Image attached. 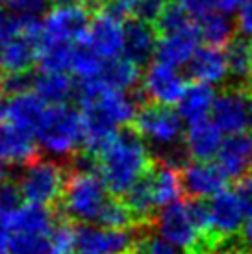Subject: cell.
Returning <instances> with one entry per match:
<instances>
[{"label":"cell","instance_id":"6da1fadb","mask_svg":"<svg viewBox=\"0 0 252 254\" xmlns=\"http://www.w3.org/2000/svg\"><path fill=\"white\" fill-rule=\"evenodd\" d=\"M95 171L112 195H128L150 171V148L137 132L121 130L95 150Z\"/></svg>","mask_w":252,"mask_h":254},{"label":"cell","instance_id":"7a4b0ae2","mask_svg":"<svg viewBox=\"0 0 252 254\" xmlns=\"http://www.w3.org/2000/svg\"><path fill=\"white\" fill-rule=\"evenodd\" d=\"M80 113L85 128V147L93 152L130 123H135L139 113L130 91L100 89L80 97Z\"/></svg>","mask_w":252,"mask_h":254},{"label":"cell","instance_id":"3957f363","mask_svg":"<svg viewBox=\"0 0 252 254\" xmlns=\"http://www.w3.org/2000/svg\"><path fill=\"white\" fill-rule=\"evenodd\" d=\"M135 132L163 163L175 165L182 158L186 123L171 106L148 104L141 108L135 117Z\"/></svg>","mask_w":252,"mask_h":254},{"label":"cell","instance_id":"277c9868","mask_svg":"<svg viewBox=\"0 0 252 254\" xmlns=\"http://www.w3.org/2000/svg\"><path fill=\"white\" fill-rule=\"evenodd\" d=\"M34 137L37 147L54 160L72 158L85 145L82 113L67 104L49 106L43 113Z\"/></svg>","mask_w":252,"mask_h":254},{"label":"cell","instance_id":"5b68a950","mask_svg":"<svg viewBox=\"0 0 252 254\" xmlns=\"http://www.w3.org/2000/svg\"><path fill=\"white\" fill-rule=\"evenodd\" d=\"M158 28L156 60L175 67H188L202 43L195 19L175 2L163 9Z\"/></svg>","mask_w":252,"mask_h":254},{"label":"cell","instance_id":"8992f818","mask_svg":"<svg viewBox=\"0 0 252 254\" xmlns=\"http://www.w3.org/2000/svg\"><path fill=\"white\" fill-rule=\"evenodd\" d=\"M112 191L108 190L95 167H80L67 180L62 198L63 212L80 225H100Z\"/></svg>","mask_w":252,"mask_h":254},{"label":"cell","instance_id":"52a82bcc","mask_svg":"<svg viewBox=\"0 0 252 254\" xmlns=\"http://www.w3.org/2000/svg\"><path fill=\"white\" fill-rule=\"evenodd\" d=\"M156 232L167 240L176 251L193 253L208 240L204 206L198 202H182L163 208L156 213Z\"/></svg>","mask_w":252,"mask_h":254},{"label":"cell","instance_id":"ba28073f","mask_svg":"<svg viewBox=\"0 0 252 254\" xmlns=\"http://www.w3.org/2000/svg\"><path fill=\"white\" fill-rule=\"evenodd\" d=\"M67 173L60 160L54 158H34L32 162L22 165L17 177V190L26 204L47 206L54 204L63 198L67 186Z\"/></svg>","mask_w":252,"mask_h":254},{"label":"cell","instance_id":"9c48e42d","mask_svg":"<svg viewBox=\"0 0 252 254\" xmlns=\"http://www.w3.org/2000/svg\"><path fill=\"white\" fill-rule=\"evenodd\" d=\"M89 24V7L84 0H60L39 22V47H74L84 41Z\"/></svg>","mask_w":252,"mask_h":254},{"label":"cell","instance_id":"30bf717a","mask_svg":"<svg viewBox=\"0 0 252 254\" xmlns=\"http://www.w3.org/2000/svg\"><path fill=\"white\" fill-rule=\"evenodd\" d=\"M204 221L210 240L226 241L243 232L249 213L238 191L223 190L204 204Z\"/></svg>","mask_w":252,"mask_h":254},{"label":"cell","instance_id":"8fae6325","mask_svg":"<svg viewBox=\"0 0 252 254\" xmlns=\"http://www.w3.org/2000/svg\"><path fill=\"white\" fill-rule=\"evenodd\" d=\"M125 30L126 19L104 7L91 19L82 43L100 60L112 62L125 54Z\"/></svg>","mask_w":252,"mask_h":254},{"label":"cell","instance_id":"7c38bea8","mask_svg":"<svg viewBox=\"0 0 252 254\" xmlns=\"http://www.w3.org/2000/svg\"><path fill=\"white\" fill-rule=\"evenodd\" d=\"M186 89L188 82L180 67L163 64L160 60L152 62L141 74V91L150 104L178 106Z\"/></svg>","mask_w":252,"mask_h":254},{"label":"cell","instance_id":"4fadbf2b","mask_svg":"<svg viewBox=\"0 0 252 254\" xmlns=\"http://www.w3.org/2000/svg\"><path fill=\"white\" fill-rule=\"evenodd\" d=\"M41 32L39 22L30 21L19 36H15L0 49V71L9 74H28V71L39 62Z\"/></svg>","mask_w":252,"mask_h":254},{"label":"cell","instance_id":"5bb4252c","mask_svg":"<svg viewBox=\"0 0 252 254\" xmlns=\"http://www.w3.org/2000/svg\"><path fill=\"white\" fill-rule=\"evenodd\" d=\"M251 110V97L239 87H228L215 97L211 121L223 130L224 135L245 134L252 128Z\"/></svg>","mask_w":252,"mask_h":254},{"label":"cell","instance_id":"9a60e30c","mask_svg":"<svg viewBox=\"0 0 252 254\" xmlns=\"http://www.w3.org/2000/svg\"><path fill=\"white\" fill-rule=\"evenodd\" d=\"M135 240L128 228H106L100 225L76 226L74 251L85 254H132Z\"/></svg>","mask_w":252,"mask_h":254},{"label":"cell","instance_id":"2e32d148","mask_svg":"<svg viewBox=\"0 0 252 254\" xmlns=\"http://www.w3.org/2000/svg\"><path fill=\"white\" fill-rule=\"evenodd\" d=\"M49 104L32 89L21 93H0V125H11L34 134Z\"/></svg>","mask_w":252,"mask_h":254},{"label":"cell","instance_id":"e0dca14e","mask_svg":"<svg viewBox=\"0 0 252 254\" xmlns=\"http://www.w3.org/2000/svg\"><path fill=\"white\" fill-rule=\"evenodd\" d=\"M228 177L211 160H193L188 162L182 169V182L186 195L193 200H210L217 193L226 190Z\"/></svg>","mask_w":252,"mask_h":254},{"label":"cell","instance_id":"ac0fdd59","mask_svg":"<svg viewBox=\"0 0 252 254\" xmlns=\"http://www.w3.org/2000/svg\"><path fill=\"white\" fill-rule=\"evenodd\" d=\"M137 84H141V74H139V65L133 64L132 60L121 56L117 60L106 62L102 67L100 76L97 82L89 85H82L78 87L80 97L89 95V93L100 91V89H115V91H130Z\"/></svg>","mask_w":252,"mask_h":254},{"label":"cell","instance_id":"d6986e66","mask_svg":"<svg viewBox=\"0 0 252 254\" xmlns=\"http://www.w3.org/2000/svg\"><path fill=\"white\" fill-rule=\"evenodd\" d=\"M226 135L223 130L211 121V117L186 125L184 135V150L193 160H213L217 158Z\"/></svg>","mask_w":252,"mask_h":254},{"label":"cell","instance_id":"ffe728a7","mask_svg":"<svg viewBox=\"0 0 252 254\" xmlns=\"http://www.w3.org/2000/svg\"><path fill=\"white\" fill-rule=\"evenodd\" d=\"M215 162L228 178L247 177L252 171V134L226 135Z\"/></svg>","mask_w":252,"mask_h":254},{"label":"cell","instance_id":"44dd1931","mask_svg":"<svg viewBox=\"0 0 252 254\" xmlns=\"http://www.w3.org/2000/svg\"><path fill=\"white\" fill-rule=\"evenodd\" d=\"M147 188L152 195L158 212L167 208V206L175 204L180 200L184 193V182H182V173L176 169V165L161 162L158 167L148 171L145 177Z\"/></svg>","mask_w":252,"mask_h":254},{"label":"cell","instance_id":"7402d4cb","mask_svg":"<svg viewBox=\"0 0 252 254\" xmlns=\"http://www.w3.org/2000/svg\"><path fill=\"white\" fill-rule=\"evenodd\" d=\"M188 71L195 82L206 85H219L223 84L228 74V62H226V52L221 47H210L204 45L198 49L195 58L188 65Z\"/></svg>","mask_w":252,"mask_h":254},{"label":"cell","instance_id":"603a6c76","mask_svg":"<svg viewBox=\"0 0 252 254\" xmlns=\"http://www.w3.org/2000/svg\"><path fill=\"white\" fill-rule=\"evenodd\" d=\"M158 49V36L150 22L130 19L126 21L125 30V54L123 56L132 60L133 64H147L152 56H156Z\"/></svg>","mask_w":252,"mask_h":254},{"label":"cell","instance_id":"cb8c5ba5","mask_svg":"<svg viewBox=\"0 0 252 254\" xmlns=\"http://www.w3.org/2000/svg\"><path fill=\"white\" fill-rule=\"evenodd\" d=\"M34 134L11 125H0V158L7 165H26L35 156Z\"/></svg>","mask_w":252,"mask_h":254},{"label":"cell","instance_id":"d4e9b609","mask_svg":"<svg viewBox=\"0 0 252 254\" xmlns=\"http://www.w3.org/2000/svg\"><path fill=\"white\" fill-rule=\"evenodd\" d=\"M32 91L49 106H60L72 99V95L76 93V85L69 72L41 71L35 78H32Z\"/></svg>","mask_w":252,"mask_h":254},{"label":"cell","instance_id":"484cf974","mask_svg":"<svg viewBox=\"0 0 252 254\" xmlns=\"http://www.w3.org/2000/svg\"><path fill=\"white\" fill-rule=\"evenodd\" d=\"M215 97L217 95H215L211 85L193 82L191 85H188L184 97L180 99L178 106H176V112L180 113V117L184 119L186 125L208 119V117H211Z\"/></svg>","mask_w":252,"mask_h":254},{"label":"cell","instance_id":"4316f807","mask_svg":"<svg viewBox=\"0 0 252 254\" xmlns=\"http://www.w3.org/2000/svg\"><path fill=\"white\" fill-rule=\"evenodd\" d=\"M196 26H198L200 39L210 47L224 49L234 39L232 37L234 36V22L230 21L228 15L219 13V11H211L200 19H196Z\"/></svg>","mask_w":252,"mask_h":254},{"label":"cell","instance_id":"83f0119b","mask_svg":"<svg viewBox=\"0 0 252 254\" xmlns=\"http://www.w3.org/2000/svg\"><path fill=\"white\" fill-rule=\"evenodd\" d=\"M226 62H228V74L236 82H245L252 76V43L239 37L232 39L226 47Z\"/></svg>","mask_w":252,"mask_h":254},{"label":"cell","instance_id":"f1b7e54d","mask_svg":"<svg viewBox=\"0 0 252 254\" xmlns=\"http://www.w3.org/2000/svg\"><path fill=\"white\" fill-rule=\"evenodd\" d=\"M6 6L21 19L35 21L39 15H45L50 9V0H6Z\"/></svg>","mask_w":252,"mask_h":254},{"label":"cell","instance_id":"f546056e","mask_svg":"<svg viewBox=\"0 0 252 254\" xmlns=\"http://www.w3.org/2000/svg\"><path fill=\"white\" fill-rule=\"evenodd\" d=\"M133 254H178L167 240H163L158 232L145 234L143 238L135 241Z\"/></svg>","mask_w":252,"mask_h":254},{"label":"cell","instance_id":"4dcf8cb0","mask_svg":"<svg viewBox=\"0 0 252 254\" xmlns=\"http://www.w3.org/2000/svg\"><path fill=\"white\" fill-rule=\"evenodd\" d=\"M26 19H21L19 15L11 13L9 9H0V49L6 45L9 39L19 36L22 30L28 26Z\"/></svg>","mask_w":252,"mask_h":254},{"label":"cell","instance_id":"1f68e13d","mask_svg":"<svg viewBox=\"0 0 252 254\" xmlns=\"http://www.w3.org/2000/svg\"><path fill=\"white\" fill-rule=\"evenodd\" d=\"M165 7H167L165 0H133V19L158 22Z\"/></svg>","mask_w":252,"mask_h":254},{"label":"cell","instance_id":"d6a6232c","mask_svg":"<svg viewBox=\"0 0 252 254\" xmlns=\"http://www.w3.org/2000/svg\"><path fill=\"white\" fill-rule=\"evenodd\" d=\"M17 208L0 206V254L9 251L11 236H13V213Z\"/></svg>","mask_w":252,"mask_h":254},{"label":"cell","instance_id":"836d02e7","mask_svg":"<svg viewBox=\"0 0 252 254\" xmlns=\"http://www.w3.org/2000/svg\"><path fill=\"white\" fill-rule=\"evenodd\" d=\"M175 2L182 9H186L195 21L211 11H217V0H175Z\"/></svg>","mask_w":252,"mask_h":254},{"label":"cell","instance_id":"e575fe53","mask_svg":"<svg viewBox=\"0 0 252 254\" xmlns=\"http://www.w3.org/2000/svg\"><path fill=\"white\" fill-rule=\"evenodd\" d=\"M236 28L243 39L252 43V0H245L243 7L236 15Z\"/></svg>","mask_w":252,"mask_h":254},{"label":"cell","instance_id":"d590c367","mask_svg":"<svg viewBox=\"0 0 252 254\" xmlns=\"http://www.w3.org/2000/svg\"><path fill=\"white\" fill-rule=\"evenodd\" d=\"M236 191H238L239 198H241V202L245 206L249 217H252V173H249L247 177L239 180Z\"/></svg>","mask_w":252,"mask_h":254},{"label":"cell","instance_id":"8d00e7d4","mask_svg":"<svg viewBox=\"0 0 252 254\" xmlns=\"http://www.w3.org/2000/svg\"><path fill=\"white\" fill-rule=\"evenodd\" d=\"M245 0H217V11L224 15H238Z\"/></svg>","mask_w":252,"mask_h":254},{"label":"cell","instance_id":"74e56055","mask_svg":"<svg viewBox=\"0 0 252 254\" xmlns=\"http://www.w3.org/2000/svg\"><path fill=\"white\" fill-rule=\"evenodd\" d=\"M241 241H243V249H245L249 254H252V217H249V221H247L245 226H243Z\"/></svg>","mask_w":252,"mask_h":254},{"label":"cell","instance_id":"f35d334b","mask_svg":"<svg viewBox=\"0 0 252 254\" xmlns=\"http://www.w3.org/2000/svg\"><path fill=\"white\" fill-rule=\"evenodd\" d=\"M6 177H7V163L0 158V186L6 182Z\"/></svg>","mask_w":252,"mask_h":254},{"label":"cell","instance_id":"ab89813d","mask_svg":"<svg viewBox=\"0 0 252 254\" xmlns=\"http://www.w3.org/2000/svg\"><path fill=\"white\" fill-rule=\"evenodd\" d=\"M221 254H249V253H241V251H224Z\"/></svg>","mask_w":252,"mask_h":254},{"label":"cell","instance_id":"60d3db41","mask_svg":"<svg viewBox=\"0 0 252 254\" xmlns=\"http://www.w3.org/2000/svg\"><path fill=\"white\" fill-rule=\"evenodd\" d=\"M249 82H251V87H252V76H251V80H249Z\"/></svg>","mask_w":252,"mask_h":254},{"label":"cell","instance_id":"b9f144b4","mask_svg":"<svg viewBox=\"0 0 252 254\" xmlns=\"http://www.w3.org/2000/svg\"><path fill=\"white\" fill-rule=\"evenodd\" d=\"M251 123H252V110H251Z\"/></svg>","mask_w":252,"mask_h":254},{"label":"cell","instance_id":"7bdbcfd3","mask_svg":"<svg viewBox=\"0 0 252 254\" xmlns=\"http://www.w3.org/2000/svg\"><path fill=\"white\" fill-rule=\"evenodd\" d=\"M0 2H2V0H0Z\"/></svg>","mask_w":252,"mask_h":254},{"label":"cell","instance_id":"ee69618b","mask_svg":"<svg viewBox=\"0 0 252 254\" xmlns=\"http://www.w3.org/2000/svg\"><path fill=\"white\" fill-rule=\"evenodd\" d=\"M0 72H2V71H0Z\"/></svg>","mask_w":252,"mask_h":254}]
</instances>
